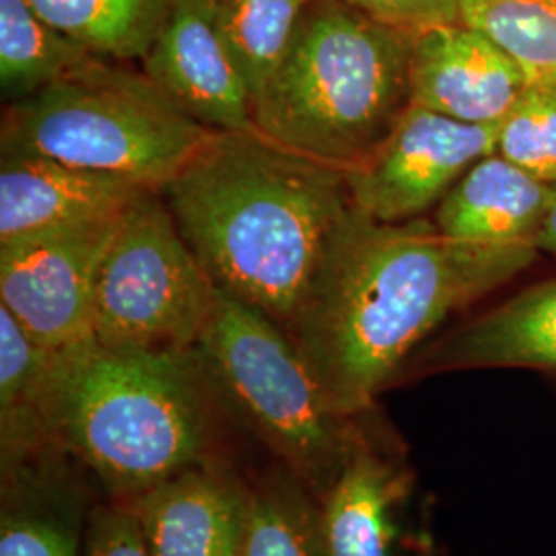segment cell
<instances>
[{
	"mask_svg": "<svg viewBox=\"0 0 556 556\" xmlns=\"http://www.w3.org/2000/svg\"><path fill=\"white\" fill-rule=\"evenodd\" d=\"M528 77L495 41L466 23L410 34V103L468 124H498Z\"/></svg>",
	"mask_w": 556,
	"mask_h": 556,
	"instance_id": "11",
	"label": "cell"
},
{
	"mask_svg": "<svg viewBox=\"0 0 556 556\" xmlns=\"http://www.w3.org/2000/svg\"><path fill=\"white\" fill-rule=\"evenodd\" d=\"M54 351L31 337L0 305V462L43 450L50 443L40 400Z\"/></svg>",
	"mask_w": 556,
	"mask_h": 556,
	"instance_id": "19",
	"label": "cell"
},
{
	"mask_svg": "<svg viewBox=\"0 0 556 556\" xmlns=\"http://www.w3.org/2000/svg\"><path fill=\"white\" fill-rule=\"evenodd\" d=\"M365 15L417 34L429 27L459 23V0H342Z\"/></svg>",
	"mask_w": 556,
	"mask_h": 556,
	"instance_id": "26",
	"label": "cell"
},
{
	"mask_svg": "<svg viewBox=\"0 0 556 556\" xmlns=\"http://www.w3.org/2000/svg\"><path fill=\"white\" fill-rule=\"evenodd\" d=\"M223 38L258 100L289 52L309 0H215Z\"/></svg>",
	"mask_w": 556,
	"mask_h": 556,
	"instance_id": "23",
	"label": "cell"
},
{
	"mask_svg": "<svg viewBox=\"0 0 556 556\" xmlns=\"http://www.w3.org/2000/svg\"><path fill=\"white\" fill-rule=\"evenodd\" d=\"M52 445L79 459L108 498L130 501L215 459L225 417L197 351H54L40 400Z\"/></svg>",
	"mask_w": 556,
	"mask_h": 556,
	"instance_id": "3",
	"label": "cell"
},
{
	"mask_svg": "<svg viewBox=\"0 0 556 556\" xmlns=\"http://www.w3.org/2000/svg\"><path fill=\"white\" fill-rule=\"evenodd\" d=\"M80 556H151L139 517L128 501L96 503L85 528Z\"/></svg>",
	"mask_w": 556,
	"mask_h": 556,
	"instance_id": "25",
	"label": "cell"
},
{
	"mask_svg": "<svg viewBox=\"0 0 556 556\" xmlns=\"http://www.w3.org/2000/svg\"><path fill=\"white\" fill-rule=\"evenodd\" d=\"M536 243L538 252H546L556 260V184L553 186V197L538 231Z\"/></svg>",
	"mask_w": 556,
	"mask_h": 556,
	"instance_id": "27",
	"label": "cell"
},
{
	"mask_svg": "<svg viewBox=\"0 0 556 556\" xmlns=\"http://www.w3.org/2000/svg\"><path fill=\"white\" fill-rule=\"evenodd\" d=\"M241 556H328L318 498L280 464L252 486Z\"/></svg>",
	"mask_w": 556,
	"mask_h": 556,
	"instance_id": "21",
	"label": "cell"
},
{
	"mask_svg": "<svg viewBox=\"0 0 556 556\" xmlns=\"http://www.w3.org/2000/svg\"><path fill=\"white\" fill-rule=\"evenodd\" d=\"M498 124H468L410 103L378 147L342 172L353 206L381 223L420 219L478 161L497 153Z\"/></svg>",
	"mask_w": 556,
	"mask_h": 556,
	"instance_id": "8",
	"label": "cell"
},
{
	"mask_svg": "<svg viewBox=\"0 0 556 556\" xmlns=\"http://www.w3.org/2000/svg\"><path fill=\"white\" fill-rule=\"evenodd\" d=\"M93 477L56 445L0 462V556H80Z\"/></svg>",
	"mask_w": 556,
	"mask_h": 556,
	"instance_id": "13",
	"label": "cell"
},
{
	"mask_svg": "<svg viewBox=\"0 0 556 556\" xmlns=\"http://www.w3.org/2000/svg\"><path fill=\"white\" fill-rule=\"evenodd\" d=\"M495 369L556 381V278L530 285L427 342L402 381Z\"/></svg>",
	"mask_w": 556,
	"mask_h": 556,
	"instance_id": "12",
	"label": "cell"
},
{
	"mask_svg": "<svg viewBox=\"0 0 556 556\" xmlns=\"http://www.w3.org/2000/svg\"><path fill=\"white\" fill-rule=\"evenodd\" d=\"M215 295L161 192L144 190L124 211L101 262L93 340L110 349L194 351Z\"/></svg>",
	"mask_w": 556,
	"mask_h": 556,
	"instance_id": "7",
	"label": "cell"
},
{
	"mask_svg": "<svg viewBox=\"0 0 556 556\" xmlns=\"http://www.w3.org/2000/svg\"><path fill=\"white\" fill-rule=\"evenodd\" d=\"M225 417L233 418L321 501L361 431L326 396L282 326L217 289L194 346Z\"/></svg>",
	"mask_w": 556,
	"mask_h": 556,
	"instance_id": "5",
	"label": "cell"
},
{
	"mask_svg": "<svg viewBox=\"0 0 556 556\" xmlns=\"http://www.w3.org/2000/svg\"><path fill=\"white\" fill-rule=\"evenodd\" d=\"M161 197L215 287L285 330L353 208L340 169L256 128L215 132Z\"/></svg>",
	"mask_w": 556,
	"mask_h": 556,
	"instance_id": "2",
	"label": "cell"
},
{
	"mask_svg": "<svg viewBox=\"0 0 556 556\" xmlns=\"http://www.w3.org/2000/svg\"><path fill=\"white\" fill-rule=\"evenodd\" d=\"M459 23L495 41L530 85L556 83V0H459Z\"/></svg>",
	"mask_w": 556,
	"mask_h": 556,
	"instance_id": "22",
	"label": "cell"
},
{
	"mask_svg": "<svg viewBox=\"0 0 556 556\" xmlns=\"http://www.w3.org/2000/svg\"><path fill=\"white\" fill-rule=\"evenodd\" d=\"M43 20L108 60H142L176 0H27Z\"/></svg>",
	"mask_w": 556,
	"mask_h": 556,
	"instance_id": "20",
	"label": "cell"
},
{
	"mask_svg": "<svg viewBox=\"0 0 556 556\" xmlns=\"http://www.w3.org/2000/svg\"><path fill=\"white\" fill-rule=\"evenodd\" d=\"M122 215L0 245V305L43 346L62 351L93 338L96 285Z\"/></svg>",
	"mask_w": 556,
	"mask_h": 556,
	"instance_id": "9",
	"label": "cell"
},
{
	"mask_svg": "<svg viewBox=\"0 0 556 556\" xmlns=\"http://www.w3.org/2000/svg\"><path fill=\"white\" fill-rule=\"evenodd\" d=\"M374 410L363 415L349 459L319 501L328 556H400V516L413 470Z\"/></svg>",
	"mask_w": 556,
	"mask_h": 556,
	"instance_id": "14",
	"label": "cell"
},
{
	"mask_svg": "<svg viewBox=\"0 0 556 556\" xmlns=\"http://www.w3.org/2000/svg\"><path fill=\"white\" fill-rule=\"evenodd\" d=\"M149 188L25 153L0 160V245L124 213Z\"/></svg>",
	"mask_w": 556,
	"mask_h": 556,
	"instance_id": "16",
	"label": "cell"
},
{
	"mask_svg": "<svg viewBox=\"0 0 556 556\" xmlns=\"http://www.w3.org/2000/svg\"><path fill=\"white\" fill-rule=\"evenodd\" d=\"M536 256L462 243L425 217L381 223L353 206L287 334L338 413L358 417L447 319Z\"/></svg>",
	"mask_w": 556,
	"mask_h": 556,
	"instance_id": "1",
	"label": "cell"
},
{
	"mask_svg": "<svg viewBox=\"0 0 556 556\" xmlns=\"http://www.w3.org/2000/svg\"><path fill=\"white\" fill-rule=\"evenodd\" d=\"M93 59L27 0H0V87L9 103L79 73Z\"/></svg>",
	"mask_w": 556,
	"mask_h": 556,
	"instance_id": "18",
	"label": "cell"
},
{
	"mask_svg": "<svg viewBox=\"0 0 556 556\" xmlns=\"http://www.w3.org/2000/svg\"><path fill=\"white\" fill-rule=\"evenodd\" d=\"M410 105V34L342 0H309L254 101L260 135L340 172L365 160Z\"/></svg>",
	"mask_w": 556,
	"mask_h": 556,
	"instance_id": "4",
	"label": "cell"
},
{
	"mask_svg": "<svg viewBox=\"0 0 556 556\" xmlns=\"http://www.w3.org/2000/svg\"><path fill=\"white\" fill-rule=\"evenodd\" d=\"M497 153L530 176L556 184V83L528 85L498 122Z\"/></svg>",
	"mask_w": 556,
	"mask_h": 556,
	"instance_id": "24",
	"label": "cell"
},
{
	"mask_svg": "<svg viewBox=\"0 0 556 556\" xmlns=\"http://www.w3.org/2000/svg\"><path fill=\"white\" fill-rule=\"evenodd\" d=\"M553 186L493 153L472 165L439 202L433 223L450 239L497 252L538 254Z\"/></svg>",
	"mask_w": 556,
	"mask_h": 556,
	"instance_id": "17",
	"label": "cell"
},
{
	"mask_svg": "<svg viewBox=\"0 0 556 556\" xmlns=\"http://www.w3.org/2000/svg\"><path fill=\"white\" fill-rule=\"evenodd\" d=\"M252 486L217 459L130 498L151 556H241Z\"/></svg>",
	"mask_w": 556,
	"mask_h": 556,
	"instance_id": "15",
	"label": "cell"
},
{
	"mask_svg": "<svg viewBox=\"0 0 556 556\" xmlns=\"http://www.w3.org/2000/svg\"><path fill=\"white\" fill-rule=\"evenodd\" d=\"M213 135L144 75L98 56L9 103L0 144L2 153L40 155L161 192Z\"/></svg>",
	"mask_w": 556,
	"mask_h": 556,
	"instance_id": "6",
	"label": "cell"
},
{
	"mask_svg": "<svg viewBox=\"0 0 556 556\" xmlns=\"http://www.w3.org/2000/svg\"><path fill=\"white\" fill-rule=\"evenodd\" d=\"M142 75L215 132L254 130V98L223 38L215 0H176L142 59Z\"/></svg>",
	"mask_w": 556,
	"mask_h": 556,
	"instance_id": "10",
	"label": "cell"
}]
</instances>
